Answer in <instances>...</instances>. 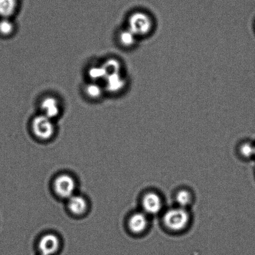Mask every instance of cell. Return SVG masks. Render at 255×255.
I'll return each mask as SVG.
<instances>
[{"mask_svg": "<svg viewBox=\"0 0 255 255\" xmlns=\"http://www.w3.org/2000/svg\"><path fill=\"white\" fill-rule=\"evenodd\" d=\"M156 26V20L153 16L144 10L132 12L127 18L126 27L139 40L151 36Z\"/></svg>", "mask_w": 255, "mask_h": 255, "instance_id": "obj_1", "label": "cell"}, {"mask_svg": "<svg viewBox=\"0 0 255 255\" xmlns=\"http://www.w3.org/2000/svg\"><path fill=\"white\" fill-rule=\"evenodd\" d=\"M191 221L188 209L177 206L166 210L162 216V225L172 233H181L186 231Z\"/></svg>", "mask_w": 255, "mask_h": 255, "instance_id": "obj_2", "label": "cell"}, {"mask_svg": "<svg viewBox=\"0 0 255 255\" xmlns=\"http://www.w3.org/2000/svg\"><path fill=\"white\" fill-rule=\"evenodd\" d=\"M31 127L35 136L43 141L51 139L56 132L54 121L41 114L32 119Z\"/></svg>", "mask_w": 255, "mask_h": 255, "instance_id": "obj_3", "label": "cell"}, {"mask_svg": "<svg viewBox=\"0 0 255 255\" xmlns=\"http://www.w3.org/2000/svg\"><path fill=\"white\" fill-rule=\"evenodd\" d=\"M77 184L71 175H59L55 179L54 188L57 196L61 198L69 199L73 196L76 191Z\"/></svg>", "mask_w": 255, "mask_h": 255, "instance_id": "obj_4", "label": "cell"}, {"mask_svg": "<svg viewBox=\"0 0 255 255\" xmlns=\"http://www.w3.org/2000/svg\"><path fill=\"white\" fill-rule=\"evenodd\" d=\"M142 211L147 216H156L163 209V201L161 196L154 191L146 192L141 199Z\"/></svg>", "mask_w": 255, "mask_h": 255, "instance_id": "obj_5", "label": "cell"}, {"mask_svg": "<svg viewBox=\"0 0 255 255\" xmlns=\"http://www.w3.org/2000/svg\"><path fill=\"white\" fill-rule=\"evenodd\" d=\"M104 82L105 91L112 95L123 93L129 84L128 79L124 72L107 76Z\"/></svg>", "mask_w": 255, "mask_h": 255, "instance_id": "obj_6", "label": "cell"}, {"mask_svg": "<svg viewBox=\"0 0 255 255\" xmlns=\"http://www.w3.org/2000/svg\"><path fill=\"white\" fill-rule=\"evenodd\" d=\"M39 107L41 111L40 114L53 121L58 118L62 114V106L61 101L54 96L42 97L39 102Z\"/></svg>", "mask_w": 255, "mask_h": 255, "instance_id": "obj_7", "label": "cell"}, {"mask_svg": "<svg viewBox=\"0 0 255 255\" xmlns=\"http://www.w3.org/2000/svg\"><path fill=\"white\" fill-rule=\"evenodd\" d=\"M149 226V216L142 211L134 212L129 216L128 221V227L129 231L136 236H141L144 234Z\"/></svg>", "mask_w": 255, "mask_h": 255, "instance_id": "obj_8", "label": "cell"}, {"mask_svg": "<svg viewBox=\"0 0 255 255\" xmlns=\"http://www.w3.org/2000/svg\"><path fill=\"white\" fill-rule=\"evenodd\" d=\"M60 247L58 237L53 234H47L41 237L39 243L41 255H52L56 253Z\"/></svg>", "mask_w": 255, "mask_h": 255, "instance_id": "obj_9", "label": "cell"}, {"mask_svg": "<svg viewBox=\"0 0 255 255\" xmlns=\"http://www.w3.org/2000/svg\"><path fill=\"white\" fill-rule=\"evenodd\" d=\"M117 39L119 46L125 50L134 49L140 41L127 27L120 30L117 33Z\"/></svg>", "mask_w": 255, "mask_h": 255, "instance_id": "obj_10", "label": "cell"}, {"mask_svg": "<svg viewBox=\"0 0 255 255\" xmlns=\"http://www.w3.org/2000/svg\"><path fill=\"white\" fill-rule=\"evenodd\" d=\"M82 91L87 99L94 102L101 100L106 93L103 85L100 84V82L92 81L84 84Z\"/></svg>", "mask_w": 255, "mask_h": 255, "instance_id": "obj_11", "label": "cell"}, {"mask_svg": "<svg viewBox=\"0 0 255 255\" xmlns=\"http://www.w3.org/2000/svg\"><path fill=\"white\" fill-rule=\"evenodd\" d=\"M68 200V208L72 214L76 216L84 215L88 209V203L84 197L74 194Z\"/></svg>", "mask_w": 255, "mask_h": 255, "instance_id": "obj_12", "label": "cell"}, {"mask_svg": "<svg viewBox=\"0 0 255 255\" xmlns=\"http://www.w3.org/2000/svg\"><path fill=\"white\" fill-rule=\"evenodd\" d=\"M175 202L176 206L182 208L188 209L194 201V196L190 190L180 189L174 195Z\"/></svg>", "mask_w": 255, "mask_h": 255, "instance_id": "obj_13", "label": "cell"}, {"mask_svg": "<svg viewBox=\"0 0 255 255\" xmlns=\"http://www.w3.org/2000/svg\"><path fill=\"white\" fill-rule=\"evenodd\" d=\"M17 0H0V16L1 18H10L16 13Z\"/></svg>", "mask_w": 255, "mask_h": 255, "instance_id": "obj_14", "label": "cell"}, {"mask_svg": "<svg viewBox=\"0 0 255 255\" xmlns=\"http://www.w3.org/2000/svg\"><path fill=\"white\" fill-rule=\"evenodd\" d=\"M102 65L106 72V77L109 75L124 72L123 64L119 59L115 57L107 59Z\"/></svg>", "mask_w": 255, "mask_h": 255, "instance_id": "obj_15", "label": "cell"}, {"mask_svg": "<svg viewBox=\"0 0 255 255\" xmlns=\"http://www.w3.org/2000/svg\"><path fill=\"white\" fill-rule=\"evenodd\" d=\"M87 76L90 81L100 82L106 78V72L102 64L94 65L87 70Z\"/></svg>", "mask_w": 255, "mask_h": 255, "instance_id": "obj_16", "label": "cell"}, {"mask_svg": "<svg viewBox=\"0 0 255 255\" xmlns=\"http://www.w3.org/2000/svg\"><path fill=\"white\" fill-rule=\"evenodd\" d=\"M16 26L14 22L10 18L0 19V35L4 37L12 36L16 32Z\"/></svg>", "mask_w": 255, "mask_h": 255, "instance_id": "obj_17", "label": "cell"}, {"mask_svg": "<svg viewBox=\"0 0 255 255\" xmlns=\"http://www.w3.org/2000/svg\"><path fill=\"white\" fill-rule=\"evenodd\" d=\"M239 154L245 159L255 157V145L250 142H244L240 145Z\"/></svg>", "mask_w": 255, "mask_h": 255, "instance_id": "obj_18", "label": "cell"}]
</instances>
